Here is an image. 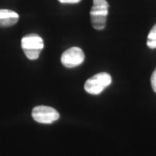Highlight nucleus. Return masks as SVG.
<instances>
[{
	"label": "nucleus",
	"mask_w": 156,
	"mask_h": 156,
	"mask_svg": "<svg viewBox=\"0 0 156 156\" xmlns=\"http://www.w3.org/2000/svg\"><path fill=\"white\" fill-rule=\"evenodd\" d=\"M147 45L148 47L150 48H152V49L156 48V23L153 28H152L149 34H148L147 39Z\"/></svg>",
	"instance_id": "nucleus-8"
},
{
	"label": "nucleus",
	"mask_w": 156,
	"mask_h": 156,
	"mask_svg": "<svg viewBox=\"0 0 156 156\" xmlns=\"http://www.w3.org/2000/svg\"><path fill=\"white\" fill-rule=\"evenodd\" d=\"M58 1L63 4H77L79 3L81 0H58Z\"/></svg>",
	"instance_id": "nucleus-10"
},
{
	"label": "nucleus",
	"mask_w": 156,
	"mask_h": 156,
	"mask_svg": "<svg viewBox=\"0 0 156 156\" xmlns=\"http://www.w3.org/2000/svg\"><path fill=\"white\" fill-rule=\"evenodd\" d=\"M85 59V54L79 47H72L62 54L61 62L65 67L73 68L80 65Z\"/></svg>",
	"instance_id": "nucleus-4"
},
{
	"label": "nucleus",
	"mask_w": 156,
	"mask_h": 156,
	"mask_svg": "<svg viewBox=\"0 0 156 156\" xmlns=\"http://www.w3.org/2000/svg\"><path fill=\"white\" fill-rule=\"evenodd\" d=\"M109 5L106 0H93V5L90 14L108 16Z\"/></svg>",
	"instance_id": "nucleus-6"
},
{
	"label": "nucleus",
	"mask_w": 156,
	"mask_h": 156,
	"mask_svg": "<svg viewBox=\"0 0 156 156\" xmlns=\"http://www.w3.org/2000/svg\"><path fill=\"white\" fill-rule=\"evenodd\" d=\"M151 85H152V87H153L154 92L156 93V68L154 70V72L153 73V75L151 76Z\"/></svg>",
	"instance_id": "nucleus-9"
},
{
	"label": "nucleus",
	"mask_w": 156,
	"mask_h": 156,
	"mask_svg": "<svg viewBox=\"0 0 156 156\" xmlns=\"http://www.w3.org/2000/svg\"><path fill=\"white\" fill-rule=\"evenodd\" d=\"M90 21L91 24L95 30H101L104 29L106 27L107 16L104 15H98L90 14Z\"/></svg>",
	"instance_id": "nucleus-7"
},
{
	"label": "nucleus",
	"mask_w": 156,
	"mask_h": 156,
	"mask_svg": "<svg viewBox=\"0 0 156 156\" xmlns=\"http://www.w3.org/2000/svg\"><path fill=\"white\" fill-rule=\"evenodd\" d=\"M111 75L106 73L96 74L85 82L84 88L89 94L98 95L112 84Z\"/></svg>",
	"instance_id": "nucleus-2"
},
{
	"label": "nucleus",
	"mask_w": 156,
	"mask_h": 156,
	"mask_svg": "<svg viewBox=\"0 0 156 156\" xmlns=\"http://www.w3.org/2000/svg\"><path fill=\"white\" fill-rule=\"evenodd\" d=\"M19 15L9 9H0V28H7L16 24Z\"/></svg>",
	"instance_id": "nucleus-5"
},
{
	"label": "nucleus",
	"mask_w": 156,
	"mask_h": 156,
	"mask_svg": "<svg viewBox=\"0 0 156 156\" xmlns=\"http://www.w3.org/2000/svg\"><path fill=\"white\" fill-rule=\"evenodd\" d=\"M32 116L35 121L41 124H51L58 119L59 114L52 107L38 106L33 109Z\"/></svg>",
	"instance_id": "nucleus-3"
},
{
	"label": "nucleus",
	"mask_w": 156,
	"mask_h": 156,
	"mask_svg": "<svg viewBox=\"0 0 156 156\" xmlns=\"http://www.w3.org/2000/svg\"><path fill=\"white\" fill-rule=\"evenodd\" d=\"M21 46L27 58L34 60L38 58L41 51L44 47V41L38 35L28 34L22 38Z\"/></svg>",
	"instance_id": "nucleus-1"
}]
</instances>
